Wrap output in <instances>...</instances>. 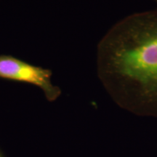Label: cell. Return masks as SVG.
<instances>
[{"label":"cell","instance_id":"obj_1","mask_svg":"<svg viewBox=\"0 0 157 157\" xmlns=\"http://www.w3.org/2000/svg\"><path fill=\"white\" fill-rule=\"evenodd\" d=\"M97 68L117 105L140 117H157V9L116 23L98 45Z\"/></svg>","mask_w":157,"mask_h":157},{"label":"cell","instance_id":"obj_2","mask_svg":"<svg viewBox=\"0 0 157 157\" xmlns=\"http://www.w3.org/2000/svg\"><path fill=\"white\" fill-rule=\"evenodd\" d=\"M52 71L33 66L10 56H0V78L25 82L41 88L47 100L50 102L58 99L61 90L51 82Z\"/></svg>","mask_w":157,"mask_h":157},{"label":"cell","instance_id":"obj_3","mask_svg":"<svg viewBox=\"0 0 157 157\" xmlns=\"http://www.w3.org/2000/svg\"><path fill=\"white\" fill-rule=\"evenodd\" d=\"M154 1H155V2H156L157 3V0H154Z\"/></svg>","mask_w":157,"mask_h":157}]
</instances>
